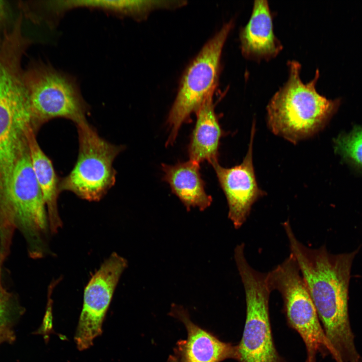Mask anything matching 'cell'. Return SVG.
Returning <instances> with one entry per match:
<instances>
[{"instance_id":"6da1fadb","label":"cell","mask_w":362,"mask_h":362,"mask_svg":"<svg viewBox=\"0 0 362 362\" xmlns=\"http://www.w3.org/2000/svg\"><path fill=\"white\" fill-rule=\"evenodd\" d=\"M282 225L328 340L342 362H362L348 312L351 267L358 250L333 254L325 245L311 248L296 238L289 221Z\"/></svg>"},{"instance_id":"7a4b0ae2","label":"cell","mask_w":362,"mask_h":362,"mask_svg":"<svg viewBox=\"0 0 362 362\" xmlns=\"http://www.w3.org/2000/svg\"><path fill=\"white\" fill-rule=\"evenodd\" d=\"M29 46L23 37L7 35L0 47V194L7 192L14 166L35 133L22 67Z\"/></svg>"},{"instance_id":"3957f363","label":"cell","mask_w":362,"mask_h":362,"mask_svg":"<svg viewBox=\"0 0 362 362\" xmlns=\"http://www.w3.org/2000/svg\"><path fill=\"white\" fill-rule=\"evenodd\" d=\"M288 65V79L270 100L266 122L274 134L296 144L321 130L337 110L339 101L327 99L317 92L318 70L312 80L304 83L300 76V64L290 61Z\"/></svg>"},{"instance_id":"277c9868","label":"cell","mask_w":362,"mask_h":362,"mask_svg":"<svg viewBox=\"0 0 362 362\" xmlns=\"http://www.w3.org/2000/svg\"><path fill=\"white\" fill-rule=\"evenodd\" d=\"M272 292L278 291L284 303L289 326L302 339L306 362H316L317 355L330 354L335 362H342L328 340L319 319L298 263L290 253L283 262L266 274Z\"/></svg>"},{"instance_id":"5b68a950","label":"cell","mask_w":362,"mask_h":362,"mask_svg":"<svg viewBox=\"0 0 362 362\" xmlns=\"http://www.w3.org/2000/svg\"><path fill=\"white\" fill-rule=\"evenodd\" d=\"M244 245L234 249V256L243 285L246 318L242 337L236 345L238 362H285L277 351L272 334L269 300L272 291L266 274L253 269L244 254Z\"/></svg>"},{"instance_id":"8992f818","label":"cell","mask_w":362,"mask_h":362,"mask_svg":"<svg viewBox=\"0 0 362 362\" xmlns=\"http://www.w3.org/2000/svg\"><path fill=\"white\" fill-rule=\"evenodd\" d=\"M23 77L36 130L55 118L67 119L76 125L87 121L88 105L72 76L37 61L24 70Z\"/></svg>"},{"instance_id":"52a82bcc","label":"cell","mask_w":362,"mask_h":362,"mask_svg":"<svg viewBox=\"0 0 362 362\" xmlns=\"http://www.w3.org/2000/svg\"><path fill=\"white\" fill-rule=\"evenodd\" d=\"M5 223L19 228L26 237L33 256L43 254V238L49 224L45 203L33 172L29 152L17 160L9 188L0 200ZM50 229V228H49Z\"/></svg>"},{"instance_id":"ba28073f","label":"cell","mask_w":362,"mask_h":362,"mask_svg":"<svg viewBox=\"0 0 362 362\" xmlns=\"http://www.w3.org/2000/svg\"><path fill=\"white\" fill-rule=\"evenodd\" d=\"M76 125L78 153L76 162L60 180V192L68 191L89 201L100 200L116 182L115 159L124 149L101 137L87 121Z\"/></svg>"},{"instance_id":"9c48e42d","label":"cell","mask_w":362,"mask_h":362,"mask_svg":"<svg viewBox=\"0 0 362 362\" xmlns=\"http://www.w3.org/2000/svg\"><path fill=\"white\" fill-rule=\"evenodd\" d=\"M232 26V21L224 24L206 43L186 69L168 116L170 132L167 145L174 143L182 124L190 121L191 115L213 95L218 80L222 51Z\"/></svg>"},{"instance_id":"30bf717a","label":"cell","mask_w":362,"mask_h":362,"mask_svg":"<svg viewBox=\"0 0 362 362\" xmlns=\"http://www.w3.org/2000/svg\"><path fill=\"white\" fill-rule=\"evenodd\" d=\"M127 260L113 253L92 276L85 288L83 302L74 336L77 349L82 351L93 345L102 333V325L115 289Z\"/></svg>"},{"instance_id":"8fae6325","label":"cell","mask_w":362,"mask_h":362,"mask_svg":"<svg viewBox=\"0 0 362 362\" xmlns=\"http://www.w3.org/2000/svg\"><path fill=\"white\" fill-rule=\"evenodd\" d=\"M255 132L253 122L248 150L242 162L230 168L221 166L218 161L213 165L228 206V218L236 229L246 221L253 204L266 193L259 187L256 179L252 159Z\"/></svg>"},{"instance_id":"7c38bea8","label":"cell","mask_w":362,"mask_h":362,"mask_svg":"<svg viewBox=\"0 0 362 362\" xmlns=\"http://www.w3.org/2000/svg\"><path fill=\"white\" fill-rule=\"evenodd\" d=\"M171 314L182 321L187 331L186 340L178 342L177 358L172 362H221L237 359L236 345L219 340L195 324L184 308L174 305Z\"/></svg>"},{"instance_id":"4fadbf2b","label":"cell","mask_w":362,"mask_h":362,"mask_svg":"<svg viewBox=\"0 0 362 362\" xmlns=\"http://www.w3.org/2000/svg\"><path fill=\"white\" fill-rule=\"evenodd\" d=\"M241 49L246 58L268 60L282 45L274 32L272 15L266 1H255L250 18L239 34Z\"/></svg>"},{"instance_id":"5bb4252c","label":"cell","mask_w":362,"mask_h":362,"mask_svg":"<svg viewBox=\"0 0 362 362\" xmlns=\"http://www.w3.org/2000/svg\"><path fill=\"white\" fill-rule=\"evenodd\" d=\"M162 169L164 180L188 211L195 207L203 211L211 205L212 199L205 191L199 163L190 160L173 165L162 164Z\"/></svg>"},{"instance_id":"9a60e30c","label":"cell","mask_w":362,"mask_h":362,"mask_svg":"<svg viewBox=\"0 0 362 362\" xmlns=\"http://www.w3.org/2000/svg\"><path fill=\"white\" fill-rule=\"evenodd\" d=\"M213 96L209 97L196 113L197 120L188 148L190 160L200 163L218 161L222 130L215 112Z\"/></svg>"},{"instance_id":"2e32d148","label":"cell","mask_w":362,"mask_h":362,"mask_svg":"<svg viewBox=\"0 0 362 362\" xmlns=\"http://www.w3.org/2000/svg\"><path fill=\"white\" fill-rule=\"evenodd\" d=\"M28 149L32 167L46 204L49 228L52 232H56L61 226L57 208L60 180L51 160L38 143L35 133L28 138Z\"/></svg>"},{"instance_id":"e0dca14e","label":"cell","mask_w":362,"mask_h":362,"mask_svg":"<svg viewBox=\"0 0 362 362\" xmlns=\"http://www.w3.org/2000/svg\"><path fill=\"white\" fill-rule=\"evenodd\" d=\"M55 13L61 16L66 12L75 8L99 10L120 17H130L141 19L152 11L157 9L156 1H54Z\"/></svg>"},{"instance_id":"ac0fdd59","label":"cell","mask_w":362,"mask_h":362,"mask_svg":"<svg viewBox=\"0 0 362 362\" xmlns=\"http://www.w3.org/2000/svg\"><path fill=\"white\" fill-rule=\"evenodd\" d=\"M334 148L345 160L362 170V126L339 135L334 140Z\"/></svg>"},{"instance_id":"d6986e66","label":"cell","mask_w":362,"mask_h":362,"mask_svg":"<svg viewBox=\"0 0 362 362\" xmlns=\"http://www.w3.org/2000/svg\"><path fill=\"white\" fill-rule=\"evenodd\" d=\"M22 311L13 295L3 287L0 279V330L12 329Z\"/></svg>"},{"instance_id":"ffe728a7","label":"cell","mask_w":362,"mask_h":362,"mask_svg":"<svg viewBox=\"0 0 362 362\" xmlns=\"http://www.w3.org/2000/svg\"><path fill=\"white\" fill-rule=\"evenodd\" d=\"M6 17V5L4 1H0V47L2 44L5 33L7 30H4V22Z\"/></svg>"},{"instance_id":"44dd1931","label":"cell","mask_w":362,"mask_h":362,"mask_svg":"<svg viewBox=\"0 0 362 362\" xmlns=\"http://www.w3.org/2000/svg\"><path fill=\"white\" fill-rule=\"evenodd\" d=\"M15 339V333L12 329L0 330V344L4 342L12 343Z\"/></svg>"}]
</instances>
